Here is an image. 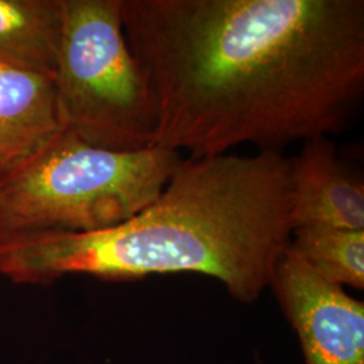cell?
<instances>
[{
  "label": "cell",
  "mask_w": 364,
  "mask_h": 364,
  "mask_svg": "<svg viewBox=\"0 0 364 364\" xmlns=\"http://www.w3.org/2000/svg\"><path fill=\"white\" fill-rule=\"evenodd\" d=\"M156 146L284 153L347 127L364 95L363 0H122Z\"/></svg>",
  "instance_id": "1"
},
{
  "label": "cell",
  "mask_w": 364,
  "mask_h": 364,
  "mask_svg": "<svg viewBox=\"0 0 364 364\" xmlns=\"http://www.w3.org/2000/svg\"><path fill=\"white\" fill-rule=\"evenodd\" d=\"M291 231L290 158L284 153L188 158L129 220L85 232L0 236V274L18 285H50L69 275L204 274L250 304L270 287Z\"/></svg>",
  "instance_id": "2"
},
{
  "label": "cell",
  "mask_w": 364,
  "mask_h": 364,
  "mask_svg": "<svg viewBox=\"0 0 364 364\" xmlns=\"http://www.w3.org/2000/svg\"><path fill=\"white\" fill-rule=\"evenodd\" d=\"M181 153L87 144L64 131L34 161L0 182V236L103 230L149 207L181 166Z\"/></svg>",
  "instance_id": "3"
},
{
  "label": "cell",
  "mask_w": 364,
  "mask_h": 364,
  "mask_svg": "<svg viewBox=\"0 0 364 364\" xmlns=\"http://www.w3.org/2000/svg\"><path fill=\"white\" fill-rule=\"evenodd\" d=\"M53 81L66 131L111 150L156 147V100L126 39L122 0H64Z\"/></svg>",
  "instance_id": "4"
},
{
  "label": "cell",
  "mask_w": 364,
  "mask_h": 364,
  "mask_svg": "<svg viewBox=\"0 0 364 364\" xmlns=\"http://www.w3.org/2000/svg\"><path fill=\"white\" fill-rule=\"evenodd\" d=\"M270 287L299 333L306 364H364V305L294 255L281 257Z\"/></svg>",
  "instance_id": "5"
},
{
  "label": "cell",
  "mask_w": 364,
  "mask_h": 364,
  "mask_svg": "<svg viewBox=\"0 0 364 364\" xmlns=\"http://www.w3.org/2000/svg\"><path fill=\"white\" fill-rule=\"evenodd\" d=\"M290 191L293 230L364 231L363 176L340 158L328 136L304 142L290 158Z\"/></svg>",
  "instance_id": "6"
},
{
  "label": "cell",
  "mask_w": 364,
  "mask_h": 364,
  "mask_svg": "<svg viewBox=\"0 0 364 364\" xmlns=\"http://www.w3.org/2000/svg\"><path fill=\"white\" fill-rule=\"evenodd\" d=\"M64 131L52 76L0 63V182Z\"/></svg>",
  "instance_id": "7"
},
{
  "label": "cell",
  "mask_w": 364,
  "mask_h": 364,
  "mask_svg": "<svg viewBox=\"0 0 364 364\" xmlns=\"http://www.w3.org/2000/svg\"><path fill=\"white\" fill-rule=\"evenodd\" d=\"M64 0H0V63L54 76Z\"/></svg>",
  "instance_id": "8"
},
{
  "label": "cell",
  "mask_w": 364,
  "mask_h": 364,
  "mask_svg": "<svg viewBox=\"0 0 364 364\" xmlns=\"http://www.w3.org/2000/svg\"><path fill=\"white\" fill-rule=\"evenodd\" d=\"M287 252L335 285L364 287V231L294 228Z\"/></svg>",
  "instance_id": "9"
}]
</instances>
